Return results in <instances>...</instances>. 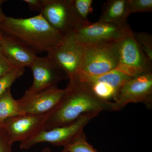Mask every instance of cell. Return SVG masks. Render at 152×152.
<instances>
[{
  "instance_id": "44dd1931",
  "label": "cell",
  "mask_w": 152,
  "mask_h": 152,
  "mask_svg": "<svg viewBox=\"0 0 152 152\" xmlns=\"http://www.w3.org/2000/svg\"><path fill=\"white\" fill-rule=\"evenodd\" d=\"M130 14L149 12L152 11V0H128Z\"/></svg>"
},
{
  "instance_id": "5b68a950",
  "label": "cell",
  "mask_w": 152,
  "mask_h": 152,
  "mask_svg": "<svg viewBox=\"0 0 152 152\" xmlns=\"http://www.w3.org/2000/svg\"><path fill=\"white\" fill-rule=\"evenodd\" d=\"M83 45L77 40L73 32L64 36L47 56L67 75L69 80L77 75L80 67Z\"/></svg>"
},
{
  "instance_id": "d4e9b609",
  "label": "cell",
  "mask_w": 152,
  "mask_h": 152,
  "mask_svg": "<svg viewBox=\"0 0 152 152\" xmlns=\"http://www.w3.org/2000/svg\"><path fill=\"white\" fill-rule=\"evenodd\" d=\"M6 1L4 0H0V24L4 22L6 18V16L3 13L1 9V5L4 2Z\"/></svg>"
},
{
  "instance_id": "484cf974",
  "label": "cell",
  "mask_w": 152,
  "mask_h": 152,
  "mask_svg": "<svg viewBox=\"0 0 152 152\" xmlns=\"http://www.w3.org/2000/svg\"><path fill=\"white\" fill-rule=\"evenodd\" d=\"M42 152H52L49 148H45L43 150Z\"/></svg>"
},
{
  "instance_id": "8992f818",
  "label": "cell",
  "mask_w": 152,
  "mask_h": 152,
  "mask_svg": "<svg viewBox=\"0 0 152 152\" xmlns=\"http://www.w3.org/2000/svg\"><path fill=\"white\" fill-rule=\"evenodd\" d=\"M132 31L129 26L89 20L80 23L73 31L77 40L83 45L121 40Z\"/></svg>"
},
{
  "instance_id": "277c9868",
  "label": "cell",
  "mask_w": 152,
  "mask_h": 152,
  "mask_svg": "<svg viewBox=\"0 0 152 152\" xmlns=\"http://www.w3.org/2000/svg\"><path fill=\"white\" fill-rule=\"evenodd\" d=\"M99 113L93 112L85 114L70 124L47 130H42L29 139L21 142L20 148L22 149H28L42 142H48L54 145L64 146L83 132L85 127L90 121Z\"/></svg>"
},
{
  "instance_id": "ffe728a7",
  "label": "cell",
  "mask_w": 152,
  "mask_h": 152,
  "mask_svg": "<svg viewBox=\"0 0 152 152\" xmlns=\"http://www.w3.org/2000/svg\"><path fill=\"white\" fill-rule=\"evenodd\" d=\"M133 35L139 46L149 59L152 61V36L145 32H134Z\"/></svg>"
},
{
  "instance_id": "8fae6325",
  "label": "cell",
  "mask_w": 152,
  "mask_h": 152,
  "mask_svg": "<svg viewBox=\"0 0 152 152\" xmlns=\"http://www.w3.org/2000/svg\"><path fill=\"white\" fill-rule=\"evenodd\" d=\"M65 92L58 86H53L34 92L26 91L18 100L25 114L42 115L52 110L59 102Z\"/></svg>"
},
{
  "instance_id": "6da1fadb",
  "label": "cell",
  "mask_w": 152,
  "mask_h": 152,
  "mask_svg": "<svg viewBox=\"0 0 152 152\" xmlns=\"http://www.w3.org/2000/svg\"><path fill=\"white\" fill-rule=\"evenodd\" d=\"M69 80L62 97L49 112L42 130L70 124L88 113L112 111V102L98 97L77 77Z\"/></svg>"
},
{
  "instance_id": "30bf717a",
  "label": "cell",
  "mask_w": 152,
  "mask_h": 152,
  "mask_svg": "<svg viewBox=\"0 0 152 152\" xmlns=\"http://www.w3.org/2000/svg\"><path fill=\"white\" fill-rule=\"evenodd\" d=\"M102 99L116 100L122 87L132 77L117 70L101 75H79L76 76Z\"/></svg>"
},
{
  "instance_id": "4316f807",
  "label": "cell",
  "mask_w": 152,
  "mask_h": 152,
  "mask_svg": "<svg viewBox=\"0 0 152 152\" xmlns=\"http://www.w3.org/2000/svg\"><path fill=\"white\" fill-rule=\"evenodd\" d=\"M3 37V35L2 34V33L1 32V31H0V41L1 40V39H2Z\"/></svg>"
},
{
  "instance_id": "52a82bcc",
  "label": "cell",
  "mask_w": 152,
  "mask_h": 152,
  "mask_svg": "<svg viewBox=\"0 0 152 152\" xmlns=\"http://www.w3.org/2000/svg\"><path fill=\"white\" fill-rule=\"evenodd\" d=\"M115 70L132 77L152 72V61L148 58L139 46L133 31L121 40L119 61Z\"/></svg>"
},
{
  "instance_id": "7a4b0ae2",
  "label": "cell",
  "mask_w": 152,
  "mask_h": 152,
  "mask_svg": "<svg viewBox=\"0 0 152 152\" xmlns=\"http://www.w3.org/2000/svg\"><path fill=\"white\" fill-rule=\"evenodd\" d=\"M0 29L12 36L36 53L48 52L58 43L64 36L52 27L40 13L27 18L6 16Z\"/></svg>"
},
{
  "instance_id": "7402d4cb",
  "label": "cell",
  "mask_w": 152,
  "mask_h": 152,
  "mask_svg": "<svg viewBox=\"0 0 152 152\" xmlns=\"http://www.w3.org/2000/svg\"><path fill=\"white\" fill-rule=\"evenodd\" d=\"M12 142L3 125H0V152H12Z\"/></svg>"
},
{
  "instance_id": "83f0119b",
  "label": "cell",
  "mask_w": 152,
  "mask_h": 152,
  "mask_svg": "<svg viewBox=\"0 0 152 152\" xmlns=\"http://www.w3.org/2000/svg\"><path fill=\"white\" fill-rule=\"evenodd\" d=\"M62 152H68L67 151H66V150L64 149Z\"/></svg>"
},
{
  "instance_id": "e0dca14e",
  "label": "cell",
  "mask_w": 152,
  "mask_h": 152,
  "mask_svg": "<svg viewBox=\"0 0 152 152\" xmlns=\"http://www.w3.org/2000/svg\"><path fill=\"white\" fill-rule=\"evenodd\" d=\"M64 147L69 152H97L87 142L83 131Z\"/></svg>"
},
{
  "instance_id": "603a6c76",
  "label": "cell",
  "mask_w": 152,
  "mask_h": 152,
  "mask_svg": "<svg viewBox=\"0 0 152 152\" xmlns=\"http://www.w3.org/2000/svg\"><path fill=\"white\" fill-rule=\"evenodd\" d=\"M13 68L0 50V77Z\"/></svg>"
},
{
  "instance_id": "4fadbf2b",
  "label": "cell",
  "mask_w": 152,
  "mask_h": 152,
  "mask_svg": "<svg viewBox=\"0 0 152 152\" xmlns=\"http://www.w3.org/2000/svg\"><path fill=\"white\" fill-rule=\"evenodd\" d=\"M29 67L32 72L34 81L32 86L27 90L29 92L57 86L60 82L69 79L48 56H37Z\"/></svg>"
},
{
  "instance_id": "9a60e30c",
  "label": "cell",
  "mask_w": 152,
  "mask_h": 152,
  "mask_svg": "<svg viewBox=\"0 0 152 152\" xmlns=\"http://www.w3.org/2000/svg\"><path fill=\"white\" fill-rule=\"evenodd\" d=\"M130 15L128 0H108L103 5L98 21L125 26H129Z\"/></svg>"
},
{
  "instance_id": "9c48e42d",
  "label": "cell",
  "mask_w": 152,
  "mask_h": 152,
  "mask_svg": "<svg viewBox=\"0 0 152 152\" xmlns=\"http://www.w3.org/2000/svg\"><path fill=\"white\" fill-rule=\"evenodd\" d=\"M40 13L52 27L63 36L72 32L83 22L76 16L70 0H43Z\"/></svg>"
},
{
  "instance_id": "d6986e66",
  "label": "cell",
  "mask_w": 152,
  "mask_h": 152,
  "mask_svg": "<svg viewBox=\"0 0 152 152\" xmlns=\"http://www.w3.org/2000/svg\"><path fill=\"white\" fill-rule=\"evenodd\" d=\"M77 18L81 22L88 21V15L93 11V0H70Z\"/></svg>"
},
{
  "instance_id": "ac0fdd59",
  "label": "cell",
  "mask_w": 152,
  "mask_h": 152,
  "mask_svg": "<svg viewBox=\"0 0 152 152\" xmlns=\"http://www.w3.org/2000/svg\"><path fill=\"white\" fill-rule=\"evenodd\" d=\"M24 72L25 68H13L0 77V98Z\"/></svg>"
},
{
  "instance_id": "7c38bea8",
  "label": "cell",
  "mask_w": 152,
  "mask_h": 152,
  "mask_svg": "<svg viewBox=\"0 0 152 152\" xmlns=\"http://www.w3.org/2000/svg\"><path fill=\"white\" fill-rule=\"evenodd\" d=\"M48 114H25L8 119L3 125L12 143L22 142L42 129Z\"/></svg>"
},
{
  "instance_id": "5bb4252c",
  "label": "cell",
  "mask_w": 152,
  "mask_h": 152,
  "mask_svg": "<svg viewBox=\"0 0 152 152\" xmlns=\"http://www.w3.org/2000/svg\"><path fill=\"white\" fill-rule=\"evenodd\" d=\"M0 50L14 68L29 67L37 57L33 49L7 34L0 41Z\"/></svg>"
},
{
  "instance_id": "ba28073f",
  "label": "cell",
  "mask_w": 152,
  "mask_h": 152,
  "mask_svg": "<svg viewBox=\"0 0 152 152\" xmlns=\"http://www.w3.org/2000/svg\"><path fill=\"white\" fill-rule=\"evenodd\" d=\"M142 103L151 108L152 104V72L133 77L122 87L112 111L121 110L129 103Z\"/></svg>"
},
{
  "instance_id": "2e32d148",
  "label": "cell",
  "mask_w": 152,
  "mask_h": 152,
  "mask_svg": "<svg viewBox=\"0 0 152 152\" xmlns=\"http://www.w3.org/2000/svg\"><path fill=\"white\" fill-rule=\"evenodd\" d=\"M24 114L18 100L13 97L10 88L0 98V125L10 118Z\"/></svg>"
},
{
  "instance_id": "3957f363",
  "label": "cell",
  "mask_w": 152,
  "mask_h": 152,
  "mask_svg": "<svg viewBox=\"0 0 152 152\" xmlns=\"http://www.w3.org/2000/svg\"><path fill=\"white\" fill-rule=\"evenodd\" d=\"M121 41L83 45L81 64L77 75H96L115 70L119 61Z\"/></svg>"
},
{
  "instance_id": "cb8c5ba5",
  "label": "cell",
  "mask_w": 152,
  "mask_h": 152,
  "mask_svg": "<svg viewBox=\"0 0 152 152\" xmlns=\"http://www.w3.org/2000/svg\"><path fill=\"white\" fill-rule=\"evenodd\" d=\"M27 3L30 10L41 12L42 8L43 0H23Z\"/></svg>"
}]
</instances>
